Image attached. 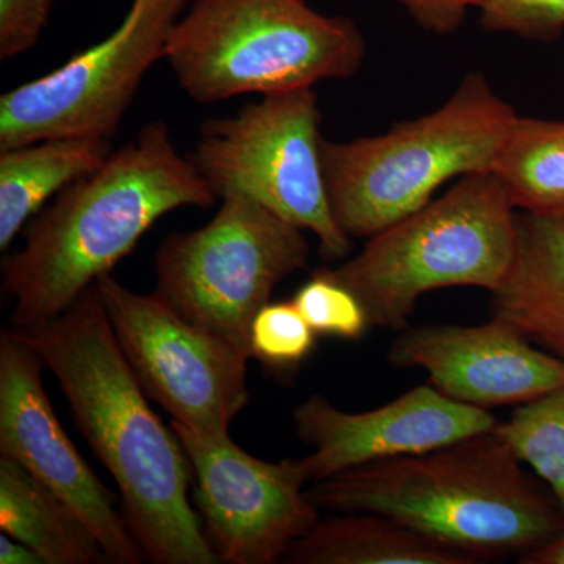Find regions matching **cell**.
<instances>
[{"mask_svg":"<svg viewBox=\"0 0 564 564\" xmlns=\"http://www.w3.org/2000/svg\"><path fill=\"white\" fill-rule=\"evenodd\" d=\"M486 32L552 43L564 32V0H478Z\"/></svg>","mask_w":564,"mask_h":564,"instance_id":"obj_23","label":"cell"},{"mask_svg":"<svg viewBox=\"0 0 564 564\" xmlns=\"http://www.w3.org/2000/svg\"><path fill=\"white\" fill-rule=\"evenodd\" d=\"M306 494L321 511L386 514L478 562L524 555L564 530L554 494L494 432L352 467Z\"/></svg>","mask_w":564,"mask_h":564,"instance_id":"obj_3","label":"cell"},{"mask_svg":"<svg viewBox=\"0 0 564 564\" xmlns=\"http://www.w3.org/2000/svg\"><path fill=\"white\" fill-rule=\"evenodd\" d=\"M364 57L358 24L307 0H193L165 47L177 84L199 104L350 79Z\"/></svg>","mask_w":564,"mask_h":564,"instance_id":"obj_5","label":"cell"},{"mask_svg":"<svg viewBox=\"0 0 564 564\" xmlns=\"http://www.w3.org/2000/svg\"><path fill=\"white\" fill-rule=\"evenodd\" d=\"M521 564H564V530L556 534L554 540L549 541L533 551L519 556Z\"/></svg>","mask_w":564,"mask_h":564,"instance_id":"obj_27","label":"cell"},{"mask_svg":"<svg viewBox=\"0 0 564 564\" xmlns=\"http://www.w3.org/2000/svg\"><path fill=\"white\" fill-rule=\"evenodd\" d=\"M39 355L10 329L0 333V456L21 464L68 505L110 563L147 562L113 492L63 430L43 384Z\"/></svg>","mask_w":564,"mask_h":564,"instance_id":"obj_12","label":"cell"},{"mask_svg":"<svg viewBox=\"0 0 564 564\" xmlns=\"http://www.w3.org/2000/svg\"><path fill=\"white\" fill-rule=\"evenodd\" d=\"M310 254L303 229L229 195L203 228L165 237L155 252V292L185 321L251 358L252 321Z\"/></svg>","mask_w":564,"mask_h":564,"instance_id":"obj_7","label":"cell"},{"mask_svg":"<svg viewBox=\"0 0 564 564\" xmlns=\"http://www.w3.org/2000/svg\"><path fill=\"white\" fill-rule=\"evenodd\" d=\"M111 329L148 399L195 432L229 434L250 403V356L170 306L104 274L96 281Z\"/></svg>","mask_w":564,"mask_h":564,"instance_id":"obj_10","label":"cell"},{"mask_svg":"<svg viewBox=\"0 0 564 564\" xmlns=\"http://www.w3.org/2000/svg\"><path fill=\"white\" fill-rule=\"evenodd\" d=\"M292 303L321 336L356 340L369 328V317L355 293L315 270Z\"/></svg>","mask_w":564,"mask_h":564,"instance_id":"obj_22","label":"cell"},{"mask_svg":"<svg viewBox=\"0 0 564 564\" xmlns=\"http://www.w3.org/2000/svg\"><path fill=\"white\" fill-rule=\"evenodd\" d=\"M217 199L188 155L177 151L169 126H144L95 172L63 188L25 226L21 250L3 259L11 328L54 321L131 254L163 215L209 209Z\"/></svg>","mask_w":564,"mask_h":564,"instance_id":"obj_2","label":"cell"},{"mask_svg":"<svg viewBox=\"0 0 564 564\" xmlns=\"http://www.w3.org/2000/svg\"><path fill=\"white\" fill-rule=\"evenodd\" d=\"M0 530L46 564L110 563L79 516L7 456H0Z\"/></svg>","mask_w":564,"mask_h":564,"instance_id":"obj_18","label":"cell"},{"mask_svg":"<svg viewBox=\"0 0 564 564\" xmlns=\"http://www.w3.org/2000/svg\"><path fill=\"white\" fill-rule=\"evenodd\" d=\"M322 113L313 88L273 93L234 117L204 122L188 154L218 199L243 195L314 232L328 261L351 251L323 174Z\"/></svg>","mask_w":564,"mask_h":564,"instance_id":"obj_8","label":"cell"},{"mask_svg":"<svg viewBox=\"0 0 564 564\" xmlns=\"http://www.w3.org/2000/svg\"><path fill=\"white\" fill-rule=\"evenodd\" d=\"M54 0H0V58L31 51L50 22Z\"/></svg>","mask_w":564,"mask_h":564,"instance_id":"obj_24","label":"cell"},{"mask_svg":"<svg viewBox=\"0 0 564 564\" xmlns=\"http://www.w3.org/2000/svg\"><path fill=\"white\" fill-rule=\"evenodd\" d=\"M191 459L193 502L220 563L274 564L321 518L303 491L302 459L256 458L229 434L212 436L172 421Z\"/></svg>","mask_w":564,"mask_h":564,"instance_id":"obj_11","label":"cell"},{"mask_svg":"<svg viewBox=\"0 0 564 564\" xmlns=\"http://www.w3.org/2000/svg\"><path fill=\"white\" fill-rule=\"evenodd\" d=\"M532 344L492 317L480 326L403 329L388 359L395 367H422L430 383L456 402L522 404L564 386V361Z\"/></svg>","mask_w":564,"mask_h":564,"instance_id":"obj_14","label":"cell"},{"mask_svg":"<svg viewBox=\"0 0 564 564\" xmlns=\"http://www.w3.org/2000/svg\"><path fill=\"white\" fill-rule=\"evenodd\" d=\"M293 422L300 440L314 448L302 459L313 484L364 464L436 451L499 423L486 408L456 402L432 383L366 413H345L313 395L295 408Z\"/></svg>","mask_w":564,"mask_h":564,"instance_id":"obj_13","label":"cell"},{"mask_svg":"<svg viewBox=\"0 0 564 564\" xmlns=\"http://www.w3.org/2000/svg\"><path fill=\"white\" fill-rule=\"evenodd\" d=\"M516 245L518 214L502 184L492 173H474L369 237L355 258L318 272L355 293L370 326L400 333L425 293L456 285L499 289Z\"/></svg>","mask_w":564,"mask_h":564,"instance_id":"obj_6","label":"cell"},{"mask_svg":"<svg viewBox=\"0 0 564 564\" xmlns=\"http://www.w3.org/2000/svg\"><path fill=\"white\" fill-rule=\"evenodd\" d=\"M425 31L452 35L462 29L478 0H397Z\"/></svg>","mask_w":564,"mask_h":564,"instance_id":"obj_25","label":"cell"},{"mask_svg":"<svg viewBox=\"0 0 564 564\" xmlns=\"http://www.w3.org/2000/svg\"><path fill=\"white\" fill-rule=\"evenodd\" d=\"M516 118L484 74L470 73L443 107L383 135L323 139L337 225L351 239L372 237L426 206L445 182L491 173Z\"/></svg>","mask_w":564,"mask_h":564,"instance_id":"obj_4","label":"cell"},{"mask_svg":"<svg viewBox=\"0 0 564 564\" xmlns=\"http://www.w3.org/2000/svg\"><path fill=\"white\" fill-rule=\"evenodd\" d=\"M0 563L2 564H46L39 552L28 544L14 540L9 534H0Z\"/></svg>","mask_w":564,"mask_h":564,"instance_id":"obj_26","label":"cell"},{"mask_svg":"<svg viewBox=\"0 0 564 564\" xmlns=\"http://www.w3.org/2000/svg\"><path fill=\"white\" fill-rule=\"evenodd\" d=\"M491 173L514 209L564 218V121L516 118Z\"/></svg>","mask_w":564,"mask_h":564,"instance_id":"obj_19","label":"cell"},{"mask_svg":"<svg viewBox=\"0 0 564 564\" xmlns=\"http://www.w3.org/2000/svg\"><path fill=\"white\" fill-rule=\"evenodd\" d=\"M492 432L547 484L564 513V386L522 403Z\"/></svg>","mask_w":564,"mask_h":564,"instance_id":"obj_20","label":"cell"},{"mask_svg":"<svg viewBox=\"0 0 564 564\" xmlns=\"http://www.w3.org/2000/svg\"><path fill=\"white\" fill-rule=\"evenodd\" d=\"M101 139H50L0 151V250L44 209L51 196L95 172L109 158Z\"/></svg>","mask_w":564,"mask_h":564,"instance_id":"obj_17","label":"cell"},{"mask_svg":"<svg viewBox=\"0 0 564 564\" xmlns=\"http://www.w3.org/2000/svg\"><path fill=\"white\" fill-rule=\"evenodd\" d=\"M10 332L57 378L74 423L120 489L147 562L220 563L188 499L187 452L148 404L96 282L54 321Z\"/></svg>","mask_w":564,"mask_h":564,"instance_id":"obj_1","label":"cell"},{"mask_svg":"<svg viewBox=\"0 0 564 564\" xmlns=\"http://www.w3.org/2000/svg\"><path fill=\"white\" fill-rule=\"evenodd\" d=\"M291 564H475L386 514L332 513L318 518L289 549Z\"/></svg>","mask_w":564,"mask_h":564,"instance_id":"obj_16","label":"cell"},{"mask_svg":"<svg viewBox=\"0 0 564 564\" xmlns=\"http://www.w3.org/2000/svg\"><path fill=\"white\" fill-rule=\"evenodd\" d=\"M491 293L494 318L564 361V218L518 215L513 265Z\"/></svg>","mask_w":564,"mask_h":564,"instance_id":"obj_15","label":"cell"},{"mask_svg":"<svg viewBox=\"0 0 564 564\" xmlns=\"http://www.w3.org/2000/svg\"><path fill=\"white\" fill-rule=\"evenodd\" d=\"M191 0H133L113 32L0 98V151L50 139L111 140Z\"/></svg>","mask_w":564,"mask_h":564,"instance_id":"obj_9","label":"cell"},{"mask_svg":"<svg viewBox=\"0 0 564 564\" xmlns=\"http://www.w3.org/2000/svg\"><path fill=\"white\" fill-rule=\"evenodd\" d=\"M317 333L292 302L269 303L251 325V358L269 369H296L311 355Z\"/></svg>","mask_w":564,"mask_h":564,"instance_id":"obj_21","label":"cell"}]
</instances>
